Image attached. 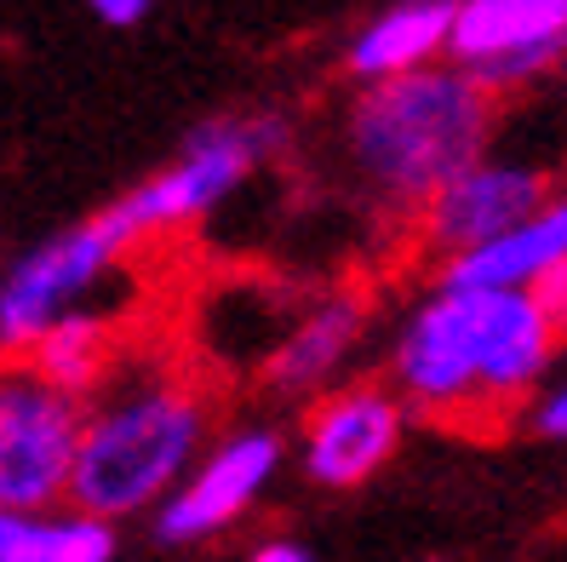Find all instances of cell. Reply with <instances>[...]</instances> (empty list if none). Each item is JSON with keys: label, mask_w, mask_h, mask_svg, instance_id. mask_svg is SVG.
Here are the masks:
<instances>
[{"label": "cell", "mask_w": 567, "mask_h": 562, "mask_svg": "<svg viewBox=\"0 0 567 562\" xmlns=\"http://www.w3.org/2000/svg\"><path fill=\"white\" fill-rule=\"evenodd\" d=\"M402 442V402L390 390H339L305 431V471L321 488L367 482Z\"/></svg>", "instance_id": "30bf717a"}, {"label": "cell", "mask_w": 567, "mask_h": 562, "mask_svg": "<svg viewBox=\"0 0 567 562\" xmlns=\"http://www.w3.org/2000/svg\"><path fill=\"white\" fill-rule=\"evenodd\" d=\"M0 562H115V528L81 511H0Z\"/></svg>", "instance_id": "5bb4252c"}, {"label": "cell", "mask_w": 567, "mask_h": 562, "mask_svg": "<svg viewBox=\"0 0 567 562\" xmlns=\"http://www.w3.org/2000/svg\"><path fill=\"white\" fill-rule=\"evenodd\" d=\"M361 339V299H321L292 334L276 345L270 356V379L281 390H316L321 379H332V368L350 356V345Z\"/></svg>", "instance_id": "4fadbf2b"}, {"label": "cell", "mask_w": 567, "mask_h": 562, "mask_svg": "<svg viewBox=\"0 0 567 562\" xmlns=\"http://www.w3.org/2000/svg\"><path fill=\"white\" fill-rule=\"evenodd\" d=\"M533 431L550 437V442H567V385L539 396V408H533Z\"/></svg>", "instance_id": "e0dca14e"}, {"label": "cell", "mask_w": 567, "mask_h": 562, "mask_svg": "<svg viewBox=\"0 0 567 562\" xmlns=\"http://www.w3.org/2000/svg\"><path fill=\"white\" fill-rule=\"evenodd\" d=\"M453 70L487 98L567 58V0H464L447 35Z\"/></svg>", "instance_id": "52a82bcc"}, {"label": "cell", "mask_w": 567, "mask_h": 562, "mask_svg": "<svg viewBox=\"0 0 567 562\" xmlns=\"http://www.w3.org/2000/svg\"><path fill=\"white\" fill-rule=\"evenodd\" d=\"M202 402L184 385H150L132 390L104 413L81 419L75 466H70V500L81 517L115 522L132 517L178 488L184 466L202 442Z\"/></svg>", "instance_id": "3957f363"}, {"label": "cell", "mask_w": 567, "mask_h": 562, "mask_svg": "<svg viewBox=\"0 0 567 562\" xmlns=\"http://www.w3.org/2000/svg\"><path fill=\"white\" fill-rule=\"evenodd\" d=\"M550 350L556 334L533 293L436 287L395 339V379L419 408L436 413L498 408L539 385Z\"/></svg>", "instance_id": "6da1fadb"}, {"label": "cell", "mask_w": 567, "mask_h": 562, "mask_svg": "<svg viewBox=\"0 0 567 562\" xmlns=\"http://www.w3.org/2000/svg\"><path fill=\"white\" fill-rule=\"evenodd\" d=\"M567 264V190L550 195L539 213H527L498 242L447 258L442 287H487V293H533L550 270Z\"/></svg>", "instance_id": "8fae6325"}, {"label": "cell", "mask_w": 567, "mask_h": 562, "mask_svg": "<svg viewBox=\"0 0 567 562\" xmlns=\"http://www.w3.org/2000/svg\"><path fill=\"white\" fill-rule=\"evenodd\" d=\"M92 18H97V23H110V29H132V23H144V18H150V7H144V0H97Z\"/></svg>", "instance_id": "ac0fdd59"}, {"label": "cell", "mask_w": 567, "mask_h": 562, "mask_svg": "<svg viewBox=\"0 0 567 562\" xmlns=\"http://www.w3.org/2000/svg\"><path fill=\"white\" fill-rule=\"evenodd\" d=\"M252 562H316L305 545H292V540H270V545H258Z\"/></svg>", "instance_id": "d6986e66"}, {"label": "cell", "mask_w": 567, "mask_h": 562, "mask_svg": "<svg viewBox=\"0 0 567 562\" xmlns=\"http://www.w3.org/2000/svg\"><path fill=\"white\" fill-rule=\"evenodd\" d=\"M533 305H539V316L550 321V334L567 339V264H561V270H550L539 287H533Z\"/></svg>", "instance_id": "2e32d148"}, {"label": "cell", "mask_w": 567, "mask_h": 562, "mask_svg": "<svg viewBox=\"0 0 567 562\" xmlns=\"http://www.w3.org/2000/svg\"><path fill=\"white\" fill-rule=\"evenodd\" d=\"M276 466H281V442L270 431H241V437L218 442L202 466L189 471V482H178L161 500L155 540L161 545H189V540H207L218 528H229L264 493Z\"/></svg>", "instance_id": "ba28073f"}, {"label": "cell", "mask_w": 567, "mask_h": 562, "mask_svg": "<svg viewBox=\"0 0 567 562\" xmlns=\"http://www.w3.org/2000/svg\"><path fill=\"white\" fill-rule=\"evenodd\" d=\"M447 35H453V0H402V7L379 12L367 29H355L350 70L367 86L419 75L447 52Z\"/></svg>", "instance_id": "7c38bea8"}, {"label": "cell", "mask_w": 567, "mask_h": 562, "mask_svg": "<svg viewBox=\"0 0 567 562\" xmlns=\"http://www.w3.org/2000/svg\"><path fill=\"white\" fill-rule=\"evenodd\" d=\"M104 361H110V334H104V321L70 310V316H58L47 334L35 339V368H29V374L75 402L81 390H92L97 379H104Z\"/></svg>", "instance_id": "9a60e30c"}, {"label": "cell", "mask_w": 567, "mask_h": 562, "mask_svg": "<svg viewBox=\"0 0 567 562\" xmlns=\"http://www.w3.org/2000/svg\"><path fill=\"white\" fill-rule=\"evenodd\" d=\"M545 202H550L545 173L516 167V161H476V167H464L447 190H436L424 202V229L447 258H458L498 242Z\"/></svg>", "instance_id": "9c48e42d"}, {"label": "cell", "mask_w": 567, "mask_h": 562, "mask_svg": "<svg viewBox=\"0 0 567 562\" xmlns=\"http://www.w3.org/2000/svg\"><path fill=\"white\" fill-rule=\"evenodd\" d=\"M281 150V121L276 115H229V121H207L184 139V155L173 167H161L155 178H144L132 195L110 207V218L121 224L126 242H144L155 229H173L202 218L207 207H218L264 155Z\"/></svg>", "instance_id": "277c9868"}, {"label": "cell", "mask_w": 567, "mask_h": 562, "mask_svg": "<svg viewBox=\"0 0 567 562\" xmlns=\"http://www.w3.org/2000/svg\"><path fill=\"white\" fill-rule=\"evenodd\" d=\"M81 408L35 374H0V511H52L70 493Z\"/></svg>", "instance_id": "5b68a950"}, {"label": "cell", "mask_w": 567, "mask_h": 562, "mask_svg": "<svg viewBox=\"0 0 567 562\" xmlns=\"http://www.w3.org/2000/svg\"><path fill=\"white\" fill-rule=\"evenodd\" d=\"M493 132V98L453 63L379 81L350 110V161L384 202H430L464 167H476Z\"/></svg>", "instance_id": "7a4b0ae2"}, {"label": "cell", "mask_w": 567, "mask_h": 562, "mask_svg": "<svg viewBox=\"0 0 567 562\" xmlns=\"http://www.w3.org/2000/svg\"><path fill=\"white\" fill-rule=\"evenodd\" d=\"M132 242L121 236V224L110 218V207L63 229V236L41 242L35 253H23L12 264V276L0 282V345L12 350H35V339L58 316H70V305L110 270Z\"/></svg>", "instance_id": "8992f818"}]
</instances>
